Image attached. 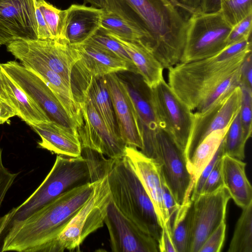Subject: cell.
Masks as SVG:
<instances>
[{
  "label": "cell",
  "instance_id": "obj_1",
  "mask_svg": "<svg viewBox=\"0 0 252 252\" xmlns=\"http://www.w3.org/2000/svg\"><path fill=\"white\" fill-rule=\"evenodd\" d=\"M252 52V37L205 59L168 69V84L192 112H203L239 86L242 63Z\"/></svg>",
  "mask_w": 252,
  "mask_h": 252
},
{
  "label": "cell",
  "instance_id": "obj_2",
  "mask_svg": "<svg viewBox=\"0 0 252 252\" xmlns=\"http://www.w3.org/2000/svg\"><path fill=\"white\" fill-rule=\"evenodd\" d=\"M104 10L128 20L148 35V48L158 60L184 49L188 19L169 0H104Z\"/></svg>",
  "mask_w": 252,
  "mask_h": 252
},
{
  "label": "cell",
  "instance_id": "obj_3",
  "mask_svg": "<svg viewBox=\"0 0 252 252\" xmlns=\"http://www.w3.org/2000/svg\"><path fill=\"white\" fill-rule=\"evenodd\" d=\"M94 182L63 193L24 220L9 224L1 252H42L88 199Z\"/></svg>",
  "mask_w": 252,
  "mask_h": 252
},
{
  "label": "cell",
  "instance_id": "obj_4",
  "mask_svg": "<svg viewBox=\"0 0 252 252\" xmlns=\"http://www.w3.org/2000/svg\"><path fill=\"white\" fill-rule=\"evenodd\" d=\"M107 175L112 201L126 218L158 242L162 227L146 191L126 160L109 158Z\"/></svg>",
  "mask_w": 252,
  "mask_h": 252
},
{
  "label": "cell",
  "instance_id": "obj_5",
  "mask_svg": "<svg viewBox=\"0 0 252 252\" xmlns=\"http://www.w3.org/2000/svg\"><path fill=\"white\" fill-rule=\"evenodd\" d=\"M96 180L94 166L82 156L69 157L57 155L52 169L42 183L23 203L15 208L8 226L24 220L63 193Z\"/></svg>",
  "mask_w": 252,
  "mask_h": 252
},
{
  "label": "cell",
  "instance_id": "obj_6",
  "mask_svg": "<svg viewBox=\"0 0 252 252\" xmlns=\"http://www.w3.org/2000/svg\"><path fill=\"white\" fill-rule=\"evenodd\" d=\"M111 201L107 175L94 182L93 192L58 237L42 252L80 251V246L91 233L102 227Z\"/></svg>",
  "mask_w": 252,
  "mask_h": 252
},
{
  "label": "cell",
  "instance_id": "obj_7",
  "mask_svg": "<svg viewBox=\"0 0 252 252\" xmlns=\"http://www.w3.org/2000/svg\"><path fill=\"white\" fill-rule=\"evenodd\" d=\"M232 29L220 11H199L190 15L181 63L209 58L220 52L227 47Z\"/></svg>",
  "mask_w": 252,
  "mask_h": 252
},
{
  "label": "cell",
  "instance_id": "obj_8",
  "mask_svg": "<svg viewBox=\"0 0 252 252\" xmlns=\"http://www.w3.org/2000/svg\"><path fill=\"white\" fill-rule=\"evenodd\" d=\"M150 90L158 127L165 131L185 154L193 112L175 95L164 79Z\"/></svg>",
  "mask_w": 252,
  "mask_h": 252
},
{
  "label": "cell",
  "instance_id": "obj_9",
  "mask_svg": "<svg viewBox=\"0 0 252 252\" xmlns=\"http://www.w3.org/2000/svg\"><path fill=\"white\" fill-rule=\"evenodd\" d=\"M150 158L159 165L161 174L180 205L190 198L193 185L184 153L163 130L159 128Z\"/></svg>",
  "mask_w": 252,
  "mask_h": 252
},
{
  "label": "cell",
  "instance_id": "obj_10",
  "mask_svg": "<svg viewBox=\"0 0 252 252\" xmlns=\"http://www.w3.org/2000/svg\"><path fill=\"white\" fill-rule=\"evenodd\" d=\"M6 47L12 55L23 54L42 61L72 86V69L81 58L74 46L64 40L14 39Z\"/></svg>",
  "mask_w": 252,
  "mask_h": 252
},
{
  "label": "cell",
  "instance_id": "obj_11",
  "mask_svg": "<svg viewBox=\"0 0 252 252\" xmlns=\"http://www.w3.org/2000/svg\"><path fill=\"white\" fill-rule=\"evenodd\" d=\"M2 68L17 84L47 114L50 120L68 128L77 129L57 97L35 72L16 61L1 64Z\"/></svg>",
  "mask_w": 252,
  "mask_h": 252
},
{
  "label": "cell",
  "instance_id": "obj_12",
  "mask_svg": "<svg viewBox=\"0 0 252 252\" xmlns=\"http://www.w3.org/2000/svg\"><path fill=\"white\" fill-rule=\"evenodd\" d=\"M241 90L236 87L203 112H193L191 131L185 152L187 164L199 144L211 132L229 125L240 110Z\"/></svg>",
  "mask_w": 252,
  "mask_h": 252
},
{
  "label": "cell",
  "instance_id": "obj_13",
  "mask_svg": "<svg viewBox=\"0 0 252 252\" xmlns=\"http://www.w3.org/2000/svg\"><path fill=\"white\" fill-rule=\"evenodd\" d=\"M230 196L223 186L210 193H201L193 201L189 252H199L210 234L225 220Z\"/></svg>",
  "mask_w": 252,
  "mask_h": 252
},
{
  "label": "cell",
  "instance_id": "obj_14",
  "mask_svg": "<svg viewBox=\"0 0 252 252\" xmlns=\"http://www.w3.org/2000/svg\"><path fill=\"white\" fill-rule=\"evenodd\" d=\"M83 124L77 129L82 148L88 149L110 158H122L126 144L106 127L90 100L80 98Z\"/></svg>",
  "mask_w": 252,
  "mask_h": 252
},
{
  "label": "cell",
  "instance_id": "obj_15",
  "mask_svg": "<svg viewBox=\"0 0 252 252\" xmlns=\"http://www.w3.org/2000/svg\"><path fill=\"white\" fill-rule=\"evenodd\" d=\"M104 223L108 230L112 252H159L158 242L123 215L111 199Z\"/></svg>",
  "mask_w": 252,
  "mask_h": 252
},
{
  "label": "cell",
  "instance_id": "obj_16",
  "mask_svg": "<svg viewBox=\"0 0 252 252\" xmlns=\"http://www.w3.org/2000/svg\"><path fill=\"white\" fill-rule=\"evenodd\" d=\"M119 134L126 146L142 148V138L133 102L126 83L116 74L105 75Z\"/></svg>",
  "mask_w": 252,
  "mask_h": 252
},
{
  "label": "cell",
  "instance_id": "obj_17",
  "mask_svg": "<svg viewBox=\"0 0 252 252\" xmlns=\"http://www.w3.org/2000/svg\"><path fill=\"white\" fill-rule=\"evenodd\" d=\"M73 46L81 57L72 69V72H76L75 77L80 89L91 77L104 76L119 71L133 72L126 61L91 42L86 41Z\"/></svg>",
  "mask_w": 252,
  "mask_h": 252
},
{
  "label": "cell",
  "instance_id": "obj_18",
  "mask_svg": "<svg viewBox=\"0 0 252 252\" xmlns=\"http://www.w3.org/2000/svg\"><path fill=\"white\" fill-rule=\"evenodd\" d=\"M150 197L162 228L167 222L163 203L162 177L158 164L137 148L126 146L123 157Z\"/></svg>",
  "mask_w": 252,
  "mask_h": 252
},
{
  "label": "cell",
  "instance_id": "obj_19",
  "mask_svg": "<svg viewBox=\"0 0 252 252\" xmlns=\"http://www.w3.org/2000/svg\"><path fill=\"white\" fill-rule=\"evenodd\" d=\"M13 56L21 61L22 65L33 71L45 82L61 102L70 118L76 123L77 129L80 128L83 124L81 108L73 93L72 85L42 61L23 54Z\"/></svg>",
  "mask_w": 252,
  "mask_h": 252
},
{
  "label": "cell",
  "instance_id": "obj_20",
  "mask_svg": "<svg viewBox=\"0 0 252 252\" xmlns=\"http://www.w3.org/2000/svg\"><path fill=\"white\" fill-rule=\"evenodd\" d=\"M37 0H0V22L14 39H37Z\"/></svg>",
  "mask_w": 252,
  "mask_h": 252
},
{
  "label": "cell",
  "instance_id": "obj_21",
  "mask_svg": "<svg viewBox=\"0 0 252 252\" xmlns=\"http://www.w3.org/2000/svg\"><path fill=\"white\" fill-rule=\"evenodd\" d=\"M135 109L142 141L141 151L148 157L152 154L159 128L153 106L150 88L142 81L135 86L126 84Z\"/></svg>",
  "mask_w": 252,
  "mask_h": 252
},
{
  "label": "cell",
  "instance_id": "obj_22",
  "mask_svg": "<svg viewBox=\"0 0 252 252\" xmlns=\"http://www.w3.org/2000/svg\"><path fill=\"white\" fill-rule=\"evenodd\" d=\"M40 137V148L69 157L81 156L82 147L77 129L66 127L54 121L30 126Z\"/></svg>",
  "mask_w": 252,
  "mask_h": 252
},
{
  "label": "cell",
  "instance_id": "obj_23",
  "mask_svg": "<svg viewBox=\"0 0 252 252\" xmlns=\"http://www.w3.org/2000/svg\"><path fill=\"white\" fill-rule=\"evenodd\" d=\"M103 9L85 4L71 5L66 9L64 38L71 45L82 44L101 27Z\"/></svg>",
  "mask_w": 252,
  "mask_h": 252
},
{
  "label": "cell",
  "instance_id": "obj_24",
  "mask_svg": "<svg viewBox=\"0 0 252 252\" xmlns=\"http://www.w3.org/2000/svg\"><path fill=\"white\" fill-rule=\"evenodd\" d=\"M103 30L123 46L134 65L137 74L141 77L149 88H153L164 79L163 72L164 68L142 42L126 40Z\"/></svg>",
  "mask_w": 252,
  "mask_h": 252
},
{
  "label": "cell",
  "instance_id": "obj_25",
  "mask_svg": "<svg viewBox=\"0 0 252 252\" xmlns=\"http://www.w3.org/2000/svg\"><path fill=\"white\" fill-rule=\"evenodd\" d=\"M246 163L223 155L221 171L223 186L236 204L243 209L252 203V188L246 173Z\"/></svg>",
  "mask_w": 252,
  "mask_h": 252
},
{
  "label": "cell",
  "instance_id": "obj_26",
  "mask_svg": "<svg viewBox=\"0 0 252 252\" xmlns=\"http://www.w3.org/2000/svg\"><path fill=\"white\" fill-rule=\"evenodd\" d=\"M4 90L18 115L29 126L48 122L50 118L40 106L27 94L1 66Z\"/></svg>",
  "mask_w": 252,
  "mask_h": 252
},
{
  "label": "cell",
  "instance_id": "obj_27",
  "mask_svg": "<svg viewBox=\"0 0 252 252\" xmlns=\"http://www.w3.org/2000/svg\"><path fill=\"white\" fill-rule=\"evenodd\" d=\"M80 90L79 101L81 97L88 98L109 130L121 138L105 76L91 77Z\"/></svg>",
  "mask_w": 252,
  "mask_h": 252
},
{
  "label": "cell",
  "instance_id": "obj_28",
  "mask_svg": "<svg viewBox=\"0 0 252 252\" xmlns=\"http://www.w3.org/2000/svg\"><path fill=\"white\" fill-rule=\"evenodd\" d=\"M230 125L223 128L216 130L209 133L199 144L193 153L191 158L188 163L193 187L202 170L216 153Z\"/></svg>",
  "mask_w": 252,
  "mask_h": 252
},
{
  "label": "cell",
  "instance_id": "obj_29",
  "mask_svg": "<svg viewBox=\"0 0 252 252\" xmlns=\"http://www.w3.org/2000/svg\"><path fill=\"white\" fill-rule=\"evenodd\" d=\"M193 210V201L190 198L177 210L171 229L176 252H189Z\"/></svg>",
  "mask_w": 252,
  "mask_h": 252
},
{
  "label": "cell",
  "instance_id": "obj_30",
  "mask_svg": "<svg viewBox=\"0 0 252 252\" xmlns=\"http://www.w3.org/2000/svg\"><path fill=\"white\" fill-rule=\"evenodd\" d=\"M101 28L121 38L131 41H141L147 48L146 33L134 23L103 9ZM148 49V48H147Z\"/></svg>",
  "mask_w": 252,
  "mask_h": 252
},
{
  "label": "cell",
  "instance_id": "obj_31",
  "mask_svg": "<svg viewBox=\"0 0 252 252\" xmlns=\"http://www.w3.org/2000/svg\"><path fill=\"white\" fill-rule=\"evenodd\" d=\"M242 209L228 252H252V203Z\"/></svg>",
  "mask_w": 252,
  "mask_h": 252
},
{
  "label": "cell",
  "instance_id": "obj_32",
  "mask_svg": "<svg viewBox=\"0 0 252 252\" xmlns=\"http://www.w3.org/2000/svg\"><path fill=\"white\" fill-rule=\"evenodd\" d=\"M247 141L242 129L239 110L221 142L223 155L243 160L245 157V148Z\"/></svg>",
  "mask_w": 252,
  "mask_h": 252
},
{
  "label": "cell",
  "instance_id": "obj_33",
  "mask_svg": "<svg viewBox=\"0 0 252 252\" xmlns=\"http://www.w3.org/2000/svg\"><path fill=\"white\" fill-rule=\"evenodd\" d=\"M36 4L43 16L53 39L65 41L64 32L66 9H58L45 0H37Z\"/></svg>",
  "mask_w": 252,
  "mask_h": 252
},
{
  "label": "cell",
  "instance_id": "obj_34",
  "mask_svg": "<svg viewBox=\"0 0 252 252\" xmlns=\"http://www.w3.org/2000/svg\"><path fill=\"white\" fill-rule=\"evenodd\" d=\"M252 0H225L221 3L219 11L233 27L252 14Z\"/></svg>",
  "mask_w": 252,
  "mask_h": 252
},
{
  "label": "cell",
  "instance_id": "obj_35",
  "mask_svg": "<svg viewBox=\"0 0 252 252\" xmlns=\"http://www.w3.org/2000/svg\"><path fill=\"white\" fill-rule=\"evenodd\" d=\"M86 41L91 42L126 61L132 68L133 72L137 74L134 65L123 46L101 28Z\"/></svg>",
  "mask_w": 252,
  "mask_h": 252
},
{
  "label": "cell",
  "instance_id": "obj_36",
  "mask_svg": "<svg viewBox=\"0 0 252 252\" xmlns=\"http://www.w3.org/2000/svg\"><path fill=\"white\" fill-rule=\"evenodd\" d=\"M239 87L241 90L240 116L244 134L248 140L252 132V89L243 85Z\"/></svg>",
  "mask_w": 252,
  "mask_h": 252
},
{
  "label": "cell",
  "instance_id": "obj_37",
  "mask_svg": "<svg viewBox=\"0 0 252 252\" xmlns=\"http://www.w3.org/2000/svg\"><path fill=\"white\" fill-rule=\"evenodd\" d=\"M226 226L225 221L223 220L210 234L199 252H220L224 241Z\"/></svg>",
  "mask_w": 252,
  "mask_h": 252
},
{
  "label": "cell",
  "instance_id": "obj_38",
  "mask_svg": "<svg viewBox=\"0 0 252 252\" xmlns=\"http://www.w3.org/2000/svg\"><path fill=\"white\" fill-rule=\"evenodd\" d=\"M161 177L162 200L167 216V222L164 225H166L171 231L175 215L180 205L176 202L162 175Z\"/></svg>",
  "mask_w": 252,
  "mask_h": 252
},
{
  "label": "cell",
  "instance_id": "obj_39",
  "mask_svg": "<svg viewBox=\"0 0 252 252\" xmlns=\"http://www.w3.org/2000/svg\"><path fill=\"white\" fill-rule=\"evenodd\" d=\"M223 155L222 143L218 148L216 153L211 160L204 168L195 183L191 193L190 199L191 201L195 200L201 193L202 189L205 182L213 169L217 161Z\"/></svg>",
  "mask_w": 252,
  "mask_h": 252
},
{
  "label": "cell",
  "instance_id": "obj_40",
  "mask_svg": "<svg viewBox=\"0 0 252 252\" xmlns=\"http://www.w3.org/2000/svg\"><path fill=\"white\" fill-rule=\"evenodd\" d=\"M252 14L232 27L227 39V46L251 37Z\"/></svg>",
  "mask_w": 252,
  "mask_h": 252
},
{
  "label": "cell",
  "instance_id": "obj_41",
  "mask_svg": "<svg viewBox=\"0 0 252 252\" xmlns=\"http://www.w3.org/2000/svg\"><path fill=\"white\" fill-rule=\"evenodd\" d=\"M222 156L216 162L204 184L201 193H210L223 187L221 171Z\"/></svg>",
  "mask_w": 252,
  "mask_h": 252
},
{
  "label": "cell",
  "instance_id": "obj_42",
  "mask_svg": "<svg viewBox=\"0 0 252 252\" xmlns=\"http://www.w3.org/2000/svg\"><path fill=\"white\" fill-rule=\"evenodd\" d=\"M2 150L0 147V208L5 195L18 175L11 172L5 167L2 158Z\"/></svg>",
  "mask_w": 252,
  "mask_h": 252
},
{
  "label": "cell",
  "instance_id": "obj_43",
  "mask_svg": "<svg viewBox=\"0 0 252 252\" xmlns=\"http://www.w3.org/2000/svg\"><path fill=\"white\" fill-rule=\"evenodd\" d=\"M252 55L251 52L246 57L241 66L240 85H243L252 89Z\"/></svg>",
  "mask_w": 252,
  "mask_h": 252
},
{
  "label": "cell",
  "instance_id": "obj_44",
  "mask_svg": "<svg viewBox=\"0 0 252 252\" xmlns=\"http://www.w3.org/2000/svg\"><path fill=\"white\" fill-rule=\"evenodd\" d=\"M158 246L159 252H176L170 230L166 225L162 227Z\"/></svg>",
  "mask_w": 252,
  "mask_h": 252
},
{
  "label": "cell",
  "instance_id": "obj_45",
  "mask_svg": "<svg viewBox=\"0 0 252 252\" xmlns=\"http://www.w3.org/2000/svg\"><path fill=\"white\" fill-rule=\"evenodd\" d=\"M35 16L37 23V39H53L43 16L37 6V4L35 9Z\"/></svg>",
  "mask_w": 252,
  "mask_h": 252
},
{
  "label": "cell",
  "instance_id": "obj_46",
  "mask_svg": "<svg viewBox=\"0 0 252 252\" xmlns=\"http://www.w3.org/2000/svg\"><path fill=\"white\" fill-rule=\"evenodd\" d=\"M175 6L187 12L190 15L201 11V0H169Z\"/></svg>",
  "mask_w": 252,
  "mask_h": 252
},
{
  "label": "cell",
  "instance_id": "obj_47",
  "mask_svg": "<svg viewBox=\"0 0 252 252\" xmlns=\"http://www.w3.org/2000/svg\"><path fill=\"white\" fill-rule=\"evenodd\" d=\"M17 115L16 109L8 102L0 98V125Z\"/></svg>",
  "mask_w": 252,
  "mask_h": 252
},
{
  "label": "cell",
  "instance_id": "obj_48",
  "mask_svg": "<svg viewBox=\"0 0 252 252\" xmlns=\"http://www.w3.org/2000/svg\"><path fill=\"white\" fill-rule=\"evenodd\" d=\"M225 0H201L200 10L204 13H214L220 10L221 3Z\"/></svg>",
  "mask_w": 252,
  "mask_h": 252
},
{
  "label": "cell",
  "instance_id": "obj_49",
  "mask_svg": "<svg viewBox=\"0 0 252 252\" xmlns=\"http://www.w3.org/2000/svg\"><path fill=\"white\" fill-rule=\"evenodd\" d=\"M14 39L9 31L0 22V46L6 45Z\"/></svg>",
  "mask_w": 252,
  "mask_h": 252
},
{
  "label": "cell",
  "instance_id": "obj_50",
  "mask_svg": "<svg viewBox=\"0 0 252 252\" xmlns=\"http://www.w3.org/2000/svg\"><path fill=\"white\" fill-rule=\"evenodd\" d=\"M15 211V208H13L8 213L0 218V236L6 229L10 222Z\"/></svg>",
  "mask_w": 252,
  "mask_h": 252
},
{
  "label": "cell",
  "instance_id": "obj_51",
  "mask_svg": "<svg viewBox=\"0 0 252 252\" xmlns=\"http://www.w3.org/2000/svg\"><path fill=\"white\" fill-rule=\"evenodd\" d=\"M84 4L87 3H90L92 6L104 9L105 7V3L104 0H84Z\"/></svg>",
  "mask_w": 252,
  "mask_h": 252
},
{
  "label": "cell",
  "instance_id": "obj_52",
  "mask_svg": "<svg viewBox=\"0 0 252 252\" xmlns=\"http://www.w3.org/2000/svg\"><path fill=\"white\" fill-rule=\"evenodd\" d=\"M0 72H1V63H0V98L6 101L7 102H8L9 103H10L12 105L8 96H7V95L4 90V89L3 87L2 82V80H1V78Z\"/></svg>",
  "mask_w": 252,
  "mask_h": 252
}]
</instances>
